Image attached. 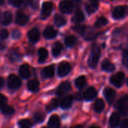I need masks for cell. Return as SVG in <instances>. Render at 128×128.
<instances>
[{"label": "cell", "instance_id": "6da1fadb", "mask_svg": "<svg viewBox=\"0 0 128 128\" xmlns=\"http://www.w3.org/2000/svg\"><path fill=\"white\" fill-rule=\"evenodd\" d=\"M100 57V50L99 47L96 45H94L92 47L89 58H88V65L92 68H94L99 61V58Z\"/></svg>", "mask_w": 128, "mask_h": 128}, {"label": "cell", "instance_id": "7a4b0ae2", "mask_svg": "<svg viewBox=\"0 0 128 128\" xmlns=\"http://www.w3.org/2000/svg\"><path fill=\"white\" fill-rule=\"evenodd\" d=\"M128 14V6L121 5L116 7L112 11V17L116 20H120Z\"/></svg>", "mask_w": 128, "mask_h": 128}, {"label": "cell", "instance_id": "3957f363", "mask_svg": "<svg viewBox=\"0 0 128 128\" xmlns=\"http://www.w3.org/2000/svg\"><path fill=\"white\" fill-rule=\"evenodd\" d=\"M124 80V74L123 72H118L110 77V82L116 87H121Z\"/></svg>", "mask_w": 128, "mask_h": 128}, {"label": "cell", "instance_id": "277c9868", "mask_svg": "<svg viewBox=\"0 0 128 128\" xmlns=\"http://www.w3.org/2000/svg\"><path fill=\"white\" fill-rule=\"evenodd\" d=\"M20 86H21V81L17 76L14 74H11L9 76L8 79V86L9 87V88L15 90L19 88Z\"/></svg>", "mask_w": 128, "mask_h": 128}, {"label": "cell", "instance_id": "5b68a950", "mask_svg": "<svg viewBox=\"0 0 128 128\" xmlns=\"http://www.w3.org/2000/svg\"><path fill=\"white\" fill-rule=\"evenodd\" d=\"M128 96H126L123 98H122L118 103L116 107L120 111V112L124 116L128 115Z\"/></svg>", "mask_w": 128, "mask_h": 128}, {"label": "cell", "instance_id": "8992f818", "mask_svg": "<svg viewBox=\"0 0 128 128\" xmlns=\"http://www.w3.org/2000/svg\"><path fill=\"white\" fill-rule=\"evenodd\" d=\"M59 9L63 13L70 14L74 10V4L70 0H63L59 4Z\"/></svg>", "mask_w": 128, "mask_h": 128}, {"label": "cell", "instance_id": "52a82bcc", "mask_svg": "<svg viewBox=\"0 0 128 128\" xmlns=\"http://www.w3.org/2000/svg\"><path fill=\"white\" fill-rule=\"evenodd\" d=\"M71 70V66L68 62H63L62 63H60V64L58 65V74L59 76L63 77L66 75H68L70 71Z\"/></svg>", "mask_w": 128, "mask_h": 128}, {"label": "cell", "instance_id": "ba28073f", "mask_svg": "<svg viewBox=\"0 0 128 128\" xmlns=\"http://www.w3.org/2000/svg\"><path fill=\"white\" fill-rule=\"evenodd\" d=\"M53 8V4L50 2H44L42 5V10H41V18L46 19L47 16H49L52 12Z\"/></svg>", "mask_w": 128, "mask_h": 128}, {"label": "cell", "instance_id": "9c48e42d", "mask_svg": "<svg viewBox=\"0 0 128 128\" xmlns=\"http://www.w3.org/2000/svg\"><path fill=\"white\" fill-rule=\"evenodd\" d=\"M12 20V14L10 11L0 12V23L2 25H8Z\"/></svg>", "mask_w": 128, "mask_h": 128}, {"label": "cell", "instance_id": "30bf717a", "mask_svg": "<svg viewBox=\"0 0 128 128\" xmlns=\"http://www.w3.org/2000/svg\"><path fill=\"white\" fill-rule=\"evenodd\" d=\"M71 89V86L69 82H62L57 88L56 94L58 95H63L68 93Z\"/></svg>", "mask_w": 128, "mask_h": 128}, {"label": "cell", "instance_id": "8fae6325", "mask_svg": "<svg viewBox=\"0 0 128 128\" xmlns=\"http://www.w3.org/2000/svg\"><path fill=\"white\" fill-rule=\"evenodd\" d=\"M104 94L107 102L110 104L113 103V101H114V100L116 98V92L112 88H106L104 92Z\"/></svg>", "mask_w": 128, "mask_h": 128}, {"label": "cell", "instance_id": "7c38bea8", "mask_svg": "<svg viewBox=\"0 0 128 128\" xmlns=\"http://www.w3.org/2000/svg\"><path fill=\"white\" fill-rule=\"evenodd\" d=\"M72 103H73V97L71 95H68L64 97L61 100L59 104L62 109H68L71 106Z\"/></svg>", "mask_w": 128, "mask_h": 128}, {"label": "cell", "instance_id": "4fadbf2b", "mask_svg": "<svg viewBox=\"0 0 128 128\" xmlns=\"http://www.w3.org/2000/svg\"><path fill=\"white\" fill-rule=\"evenodd\" d=\"M55 74V67L54 65H50L43 69L41 75L44 78H51Z\"/></svg>", "mask_w": 128, "mask_h": 128}, {"label": "cell", "instance_id": "5bb4252c", "mask_svg": "<svg viewBox=\"0 0 128 128\" xmlns=\"http://www.w3.org/2000/svg\"><path fill=\"white\" fill-rule=\"evenodd\" d=\"M98 94V92L97 90L94 88V87H89L86 91V92L84 93V98L86 100H93Z\"/></svg>", "mask_w": 128, "mask_h": 128}, {"label": "cell", "instance_id": "9a60e30c", "mask_svg": "<svg viewBox=\"0 0 128 128\" xmlns=\"http://www.w3.org/2000/svg\"><path fill=\"white\" fill-rule=\"evenodd\" d=\"M28 21V16L21 11H18L16 16V22L20 26H23Z\"/></svg>", "mask_w": 128, "mask_h": 128}, {"label": "cell", "instance_id": "2e32d148", "mask_svg": "<svg viewBox=\"0 0 128 128\" xmlns=\"http://www.w3.org/2000/svg\"><path fill=\"white\" fill-rule=\"evenodd\" d=\"M19 72H20V76L25 79H27V78L30 77V76H31V70L28 64L21 65L20 68Z\"/></svg>", "mask_w": 128, "mask_h": 128}, {"label": "cell", "instance_id": "e0dca14e", "mask_svg": "<svg viewBox=\"0 0 128 128\" xmlns=\"http://www.w3.org/2000/svg\"><path fill=\"white\" fill-rule=\"evenodd\" d=\"M28 39L32 43H35L37 42L38 40H39V38H40V34H39V32L37 28H34L32 29H31L29 32H28Z\"/></svg>", "mask_w": 128, "mask_h": 128}, {"label": "cell", "instance_id": "ac0fdd59", "mask_svg": "<svg viewBox=\"0 0 128 128\" xmlns=\"http://www.w3.org/2000/svg\"><path fill=\"white\" fill-rule=\"evenodd\" d=\"M48 124L50 128H60V119L58 117V116H56V115L52 116L49 119Z\"/></svg>", "mask_w": 128, "mask_h": 128}, {"label": "cell", "instance_id": "d6986e66", "mask_svg": "<svg viewBox=\"0 0 128 128\" xmlns=\"http://www.w3.org/2000/svg\"><path fill=\"white\" fill-rule=\"evenodd\" d=\"M57 34L56 31L55 30L54 28H52V26H48L45 28V30L44 31V36L47 38V39H52L54 38Z\"/></svg>", "mask_w": 128, "mask_h": 128}, {"label": "cell", "instance_id": "ffe728a7", "mask_svg": "<svg viewBox=\"0 0 128 128\" xmlns=\"http://www.w3.org/2000/svg\"><path fill=\"white\" fill-rule=\"evenodd\" d=\"M101 68L104 70L106 71V72H112L115 70L116 68H115V65L111 63L108 59H105L103 62H102V64H101Z\"/></svg>", "mask_w": 128, "mask_h": 128}, {"label": "cell", "instance_id": "44dd1931", "mask_svg": "<svg viewBox=\"0 0 128 128\" xmlns=\"http://www.w3.org/2000/svg\"><path fill=\"white\" fill-rule=\"evenodd\" d=\"M104 107H105L104 101L102 99L99 98V99L96 100V101L94 104V110L96 112H98V113L101 112L104 110Z\"/></svg>", "mask_w": 128, "mask_h": 128}, {"label": "cell", "instance_id": "7402d4cb", "mask_svg": "<svg viewBox=\"0 0 128 128\" xmlns=\"http://www.w3.org/2000/svg\"><path fill=\"white\" fill-rule=\"evenodd\" d=\"M120 123V117L118 114L114 112L112 114L110 118V125L112 128H116Z\"/></svg>", "mask_w": 128, "mask_h": 128}, {"label": "cell", "instance_id": "603a6c76", "mask_svg": "<svg viewBox=\"0 0 128 128\" xmlns=\"http://www.w3.org/2000/svg\"><path fill=\"white\" fill-rule=\"evenodd\" d=\"M27 87L29 91H31L32 92H35L39 88V82L36 80H32L28 81V82L27 84Z\"/></svg>", "mask_w": 128, "mask_h": 128}, {"label": "cell", "instance_id": "cb8c5ba5", "mask_svg": "<svg viewBox=\"0 0 128 128\" xmlns=\"http://www.w3.org/2000/svg\"><path fill=\"white\" fill-rule=\"evenodd\" d=\"M84 20H85V16H84L83 12L81 10H77L73 18V21L74 22H81Z\"/></svg>", "mask_w": 128, "mask_h": 128}, {"label": "cell", "instance_id": "d4e9b609", "mask_svg": "<svg viewBox=\"0 0 128 128\" xmlns=\"http://www.w3.org/2000/svg\"><path fill=\"white\" fill-rule=\"evenodd\" d=\"M48 57V52L44 48H40L38 50V59L39 62H44Z\"/></svg>", "mask_w": 128, "mask_h": 128}, {"label": "cell", "instance_id": "484cf974", "mask_svg": "<svg viewBox=\"0 0 128 128\" xmlns=\"http://www.w3.org/2000/svg\"><path fill=\"white\" fill-rule=\"evenodd\" d=\"M9 59L11 61V62H17V61H20V58H21V56L20 54L18 52L17 50H11L10 52H9Z\"/></svg>", "mask_w": 128, "mask_h": 128}, {"label": "cell", "instance_id": "4316f807", "mask_svg": "<svg viewBox=\"0 0 128 128\" xmlns=\"http://www.w3.org/2000/svg\"><path fill=\"white\" fill-rule=\"evenodd\" d=\"M86 84V78L84 76H79L75 80V85L78 88H82Z\"/></svg>", "mask_w": 128, "mask_h": 128}, {"label": "cell", "instance_id": "83f0119b", "mask_svg": "<svg viewBox=\"0 0 128 128\" xmlns=\"http://www.w3.org/2000/svg\"><path fill=\"white\" fill-rule=\"evenodd\" d=\"M62 50V46L60 43L57 42L54 44L53 47H52V55L53 56L55 57H57L60 55L61 52Z\"/></svg>", "mask_w": 128, "mask_h": 128}, {"label": "cell", "instance_id": "f1b7e54d", "mask_svg": "<svg viewBox=\"0 0 128 128\" xmlns=\"http://www.w3.org/2000/svg\"><path fill=\"white\" fill-rule=\"evenodd\" d=\"M0 110L2 112V113H4L5 115H12L14 112V109L8 105H6V104L1 106Z\"/></svg>", "mask_w": 128, "mask_h": 128}, {"label": "cell", "instance_id": "f546056e", "mask_svg": "<svg viewBox=\"0 0 128 128\" xmlns=\"http://www.w3.org/2000/svg\"><path fill=\"white\" fill-rule=\"evenodd\" d=\"M54 21H55V23L56 26H63L66 24L67 21L65 20V18L61 15H56L55 17H54Z\"/></svg>", "mask_w": 128, "mask_h": 128}, {"label": "cell", "instance_id": "4dcf8cb0", "mask_svg": "<svg viewBox=\"0 0 128 128\" xmlns=\"http://www.w3.org/2000/svg\"><path fill=\"white\" fill-rule=\"evenodd\" d=\"M64 42H65V44L69 46V47H72L74 46L76 43V38L73 36V35H69L68 37H66L65 40H64Z\"/></svg>", "mask_w": 128, "mask_h": 128}, {"label": "cell", "instance_id": "1f68e13d", "mask_svg": "<svg viewBox=\"0 0 128 128\" xmlns=\"http://www.w3.org/2000/svg\"><path fill=\"white\" fill-rule=\"evenodd\" d=\"M98 4H94V3L90 2L89 4H86V10L89 14H91L94 13L98 10Z\"/></svg>", "mask_w": 128, "mask_h": 128}, {"label": "cell", "instance_id": "d6a6232c", "mask_svg": "<svg viewBox=\"0 0 128 128\" xmlns=\"http://www.w3.org/2000/svg\"><path fill=\"white\" fill-rule=\"evenodd\" d=\"M58 106V101L57 99H52L50 104L46 106V110L48 112H51L53 110H56Z\"/></svg>", "mask_w": 128, "mask_h": 128}, {"label": "cell", "instance_id": "836d02e7", "mask_svg": "<svg viewBox=\"0 0 128 128\" xmlns=\"http://www.w3.org/2000/svg\"><path fill=\"white\" fill-rule=\"evenodd\" d=\"M108 22V20L106 17L104 16H101L100 18H98L95 22V27L97 28H100V27H103L105 25H106Z\"/></svg>", "mask_w": 128, "mask_h": 128}, {"label": "cell", "instance_id": "e575fe53", "mask_svg": "<svg viewBox=\"0 0 128 128\" xmlns=\"http://www.w3.org/2000/svg\"><path fill=\"white\" fill-rule=\"evenodd\" d=\"M44 114L41 112H36L34 114V120L36 123H40L44 120Z\"/></svg>", "mask_w": 128, "mask_h": 128}, {"label": "cell", "instance_id": "d590c367", "mask_svg": "<svg viewBox=\"0 0 128 128\" xmlns=\"http://www.w3.org/2000/svg\"><path fill=\"white\" fill-rule=\"evenodd\" d=\"M19 126L20 128H31L32 124L28 119H22L19 122Z\"/></svg>", "mask_w": 128, "mask_h": 128}, {"label": "cell", "instance_id": "8d00e7d4", "mask_svg": "<svg viewBox=\"0 0 128 128\" xmlns=\"http://www.w3.org/2000/svg\"><path fill=\"white\" fill-rule=\"evenodd\" d=\"M74 29L75 32H76L78 34H83L84 32H86V27L82 25H76L74 27Z\"/></svg>", "mask_w": 128, "mask_h": 128}, {"label": "cell", "instance_id": "74e56055", "mask_svg": "<svg viewBox=\"0 0 128 128\" xmlns=\"http://www.w3.org/2000/svg\"><path fill=\"white\" fill-rule=\"evenodd\" d=\"M122 62L124 64V66L128 68V50H125L123 52V55H122Z\"/></svg>", "mask_w": 128, "mask_h": 128}, {"label": "cell", "instance_id": "f35d334b", "mask_svg": "<svg viewBox=\"0 0 128 128\" xmlns=\"http://www.w3.org/2000/svg\"><path fill=\"white\" fill-rule=\"evenodd\" d=\"M8 36V31L6 29H2L0 31V38L4 40L6 39Z\"/></svg>", "mask_w": 128, "mask_h": 128}, {"label": "cell", "instance_id": "ab89813d", "mask_svg": "<svg viewBox=\"0 0 128 128\" xmlns=\"http://www.w3.org/2000/svg\"><path fill=\"white\" fill-rule=\"evenodd\" d=\"M9 2L14 7H19L22 4V0H9Z\"/></svg>", "mask_w": 128, "mask_h": 128}, {"label": "cell", "instance_id": "60d3db41", "mask_svg": "<svg viewBox=\"0 0 128 128\" xmlns=\"http://www.w3.org/2000/svg\"><path fill=\"white\" fill-rule=\"evenodd\" d=\"M7 103V98L3 94H0V106Z\"/></svg>", "mask_w": 128, "mask_h": 128}, {"label": "cell", "instance_id": "b9f144b4", "mask_svg": "<svg viewBox=\"0 0 128 128\" xmlns=\"http://www.w3.org/2000/svg\"><path fill=\"white\" fill-rule=\"evenodd\" d=\"M12 35H13V38H20V32L18 31V30H14V32H13V33H12Z\"/></svg>", "mask_w": 128, "mask_h": 128}, {"label": "cell", "instance_id": "7bdbcfd3", "mask_svg": "<svg viewBox=\"0 0 128 128\" xmlns=\"http://www.w3.org/2000/svg\"><path fill=\"white\" fill-rule=\"evenodd\" d=\"M120 128H128V119H125L122 122Z\"/></svg>", "mask_w": 128, "mask_h": 128}, {"label": "cell", "instance_id": "ee69618b", "mask_svg": "<svg viewBox=\"0 0 128 128\" xmlns=\"http://www.w3.org/2000/svg\"><path fill=\"white\" fill-rule=\"evenodd\" d=\"M28 2H29V4H30V6H32L34 9H36V8H38L36 2H34V0H29Z\"/></svg>", "mask_w": 128, "mask_h": 128}, {"label": "cell", "instance_id": "f6af8a7d", "mask_svg": "<svg viewBox=\"0 0 128 128\" xmlns=\"http://www.w3.org/2000/svg\"><path fill=\"white\" fill-rule=\"evenodd\" d=\"M3 86H4V80L2 77H0V89L2 88Z\"/></svg>", "mask_w": 128, "mask_h": 128}, {"label": "cell", "instance_id": "bcb514c9", "mask_svg": "<svg viewBox=\"0 0 128 128\" xmlns=\"http://www.w3.org/2000/svg\"><path fill=\"white\" fill-rule=\"evenodd\" d=\"M75 98H76V100H81V98H82L81 94H80V93L76 94V96H75Z\"/></svg>", "mask_w": 128, "mask_h": 128}, {"label": "cell", "instance_id": "7dc6e473", "mask_svg": "<svg viewBox=\"0 0 128 128\" xmlns=\"http://www.w3.org/2000/svg\"><path fill=\"white\" fill-rule=\"evenodd\" d=\"M5 48V45L2 43V42H0V50H4Z\"/></svg>", "mask_w": 128, "mask_h": 128}, {"label": "cell", "instance_id": "c3c4849f", "mask_svg": "<svg viewBox=\"0 0 128 128\" xmlns=\"http://www.w3.org/2000/svg\"><path fill=\"white\" fill-rule=\"evenodd\" d=\"M91 3H94V4H98L99 0H89Z\"/></svg>", "mask_w": 128, "mask_h": 128}, {"label": "cell", "instance_id": "681fc988", "mask_svg": "<svg viewBox=\"0 0 128 128\" xmlns=\"http://www.w3.org/2000/svg\"><path fill=\"white\" fill-rule=\"evenodd\" d=\"M71 128H83V127L82 125H76V126H74Z\"/></svg>", "mask_w": 128, "mask_h": 128}, {"label": "cell", "instance_id": "f907efd6", "mask_svg": "<svg viewBox=\"0 0 128 128\" xmlns=\"http://www.w3.org/2000/svg\"><path fill=\"white\" fill-rule=\"evenodd\" d=\"M89 128H100L98 126H96V125H93V126H91Z\"/></svg>", "mask_w": 128, "mask_h": 128}, {"label": "cell", "instance_id": "816d5d0a", "mask_svg": "<svg viewBox=\"0 0 128 128\" xmlns=\"http://www.w3.org/2000/svg\"><path fill=\"white\" fill-rule=\"evenodd\" d=\"M4 3V0H0V4H2Z\"/></svg>", "mask_w": 128, "mask_h": 128}, {"label": "cell", "instance_id": "f5cc1de1", "mask_svg": "<svg viewBox=\"0 0 128 128\" xmlns=\"http://www.w3.org/2000/svg\"><path fill=\"white\" fill-rule=\"evenodd\" d=\"M75 1H76V2H80V1H81V0H75Z\"/></svg>", "mask_w": 128, "mask_h": 128}, {"label": "cell", "instance_id": "db71d44e", "mask_svg": "<svg viewBox=\"0 0 128 128\" xmlns=\"http://www.w3.org/2000/svg\"><path fill=\"white\" fill-rule=\"evenodd\" d=\"M46 128V127H44V128Z\"/></svg>", "mask_w": 128, "mask_h": 128}, {"label": "cell", "instance_id": "11a10c76", "mask_svg": "<svg viewBox=\"0 0 128 128\" xmlns=\"http://www.w3.org/2000/svg\"></svg>", "mask_w": 128, "mask_h": 128}]
</instances>
